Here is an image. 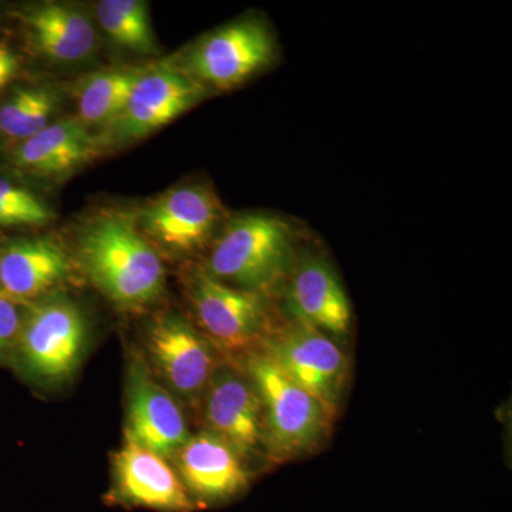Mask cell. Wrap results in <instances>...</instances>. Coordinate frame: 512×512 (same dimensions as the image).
<instances>
[{"label": "cell", "instance_id": "5", "mask_svg": "<svg viewBox=\"0 0 512 512\" xmlns=\"http://www.w3.org/2000/svg\"><path fill=\"white\" fill-rule=\"evenodd\" d=\"M86 342L82 309L64 296H47L28 305L16 352L37 382L60 384L76 372Z\"/></svg>", "mask_w": 512, "mask_h": 512}, {"label": "cell", "instance_id": "3", "mask_svg": "<svg viewBox=\"0 0 512 512\" xmlns=\"http://www.w3.org/2000/svg\"><path fill=\"white\" fill-rule=\"evenodd\" d=\"M245 373L261 400L266 453L275 461L301 456L318 446L332 417L318 399L303 390L262 352H251Z\"/></svg>", "mask_w": 512, "mask_h": 512}, {"label": "cell", "instance_id": "13", "mask_svg": "<svg viewBox=\"0 0 512 512\" xmlns=\"http://www.w3.org/2000/svg\"><path fill=\"white\" fill-rule=\"evenodd\" d=\"M282 291L292 320L305 323L330 339L348 335L352 325L349 299L323 256H298Z\"/></svg>", "mask_w": 512, "mask_h": 512}, {"label": "cell", "instance_id": "24", "mask_svg": "<svg viewBox=\"0 0 512 512\" xmlns=\"http://www.w3.org/2000/svg\"><path fill=\"white\" fill-rule=\"evenodd\" d=\"M19 69L18 55L13 52L12 47H9L6 43H0V92L15 80Z\"/></svg>", "mask_w": 512, "mask_h": 512}, {"label": "cell", "instance_id": "22", "mask_svg": "<svg viewBox=\"0 0 512 512\" xmlns=\"http://www.w3.org/2000/svg\"><path fill=\"white\" fill-rule=\"evenodd\" d=\"M55 212L42 198L19 185L0 180V227H45Z\"/></svg>", "mask_w": 512, "mask_h": 512}, {"label": "cell", "instance_id": "14", "mask_svg": "<svg viewBox=\"0 0 512 512\" xmlns=\"http://www.w3.org/2000/svg\"><path fill=\"white\" fill-rule=\"evenodd\" d=\"M106 148L103 137L92 133L76 117L53 121L22 141L13 153V165L46 181L72 177Z\"/></svg>", "mask_w": 512, "mask_h": 512}, {"label": "cell", "instance_id": "15", "mask_svg": "<svg viewBox=\"0 0 512 512\" xmlns=\"http://www.w3.org/2000/svg\"><path fill=\"white\" fill-rule=\"evenodd\" d=\"M69 255L52 238L15 241L0 249V295L30 305L47 298L72 274Z\"/></svg>", "mask_w": 512, "mask_h": 512}, {"label": "cell", "instance_id": "18", "mask_svg": "<svg viewBox=\"0 0 512 512\" xmlns=\"http://www.w3.org/2000/svg\"><path fill=\"white\" fill-rule=\"evenodd\" d=\"M174 458L187 491L204 500L231 497L248 485L244 460L211 431L191 436Z\"/></svg>", "mask_w": 512, "mask_h": 512}, {"label": "cell", "instance_id": "23", "mask_svg": "<svg viewBox=\"0 0 512 512\" xmlns=\"http://www.w3.org/2000/svg\"><path fill=\"white\" fill-rule=\"evenodd\" d=\"M28 305H22L0 295V360L16 350Z\"/></svg>", "mask_w": 512, "mask_h": 512}, {"label": "cell", "instance_id": "11", "mask_svg": "<svg viewBox=\"0 0 512 512\" xmlns=\"http://www.w3.org/2000/svg\"><path fill=\"white\" fill-rule=\"evenodd\" d=\"M201 409L208 431L234 448L242 460L266 451L261 400L245 370L218 363Z\"/></svg>", "mask_w": 512, "mask_h": 512}, {"label": "cell", "instance_id": "21", "mask_svg": "<svg viewBox=\"0 0 512 512\" xmlns=\"http://www.w3.org/2000/svg\"><path fill=\"white\" fill-rule=\"evenodd\" d=\"M59 94L49 86L25 87L0 107V134L22 141L49 126L59 110Z\"/></svg>", "mask_w": 512, "mask_h": 512}, {"label": "cell", "instance_id": "9", "mask_svg": "<svg viewBox=\"0 0 512 512\" xmlns=\"http://www.w3.org/2000/svg\"><path fill=\"white\" fill-rule=\"evenodd\" d=\"M210 94L174 62L146 67L120 119L101 137L106 146L141 140L167 126Z\"/></svg>", "mask_w": 512, "mask_h": 512}, {"label": "cell", "instance_id": "12", "mask_svg": "<svg viewBox=\"0 0 512 512\" xmlns=\"http://www.w3.org/2000/svg\"><path fill=\"white\" fill-rule=\"evenodd\" d=\"M190 437L180 404L151 377L143 360L136 359L128 377L126 440L168 460Z\"/></svg>", "mask_w": 512, "mask_h": 512}, {"label": "cell", "instance_id": "17", "mask_svg": "<svg viewBox=\"0 0 512 512\" xmlns=\"http://www.w3.org/2000/svg\"><path fill=\"white\" fill-rule=\"evenodd\" d=\"M33 52L49 62H82L97 47V30L82 10L63 3L46 2L20 15Z\"/></svg>", "mask_w": 512, "mask_h": 512}, {"label": "cell", "instance_id": "16", "mask_svg": "<svg viewBox=\"0 0 512 512\" xmlns=\"http://www.w3.org/2000/svg\"><path fill=\"white\" fill-rule=\"evenodd\" d=\"M114 480L120 498L153 510L190 512L194 505L177 471L168 461L126 440L114 458Z\"/></svg>", "mask_w": 512, "mask_h": 512}, {"label": "cell", "instance_id": "19", "mask_svg": "<svg viewBox=\"0 0 512 512\" xmlns=\"http://www.w3.org/2000/svg\"><path fill=\"white\" fill-rule=\"evenodd\" d=\"M144 67L116 66L97 70L74 84L76 119L84 127L109 130L120 119Z\"/></svg>", "mask_w": 512, "mask_h": 512}, {"label": "cell", "instance_id": "4", "mask_svg": "<svg viewBox=\"0 0 512 512\" xmlns=\"http://www.w3.org/2000/svg\"><path fill=\"white\" fill-rule=\"evenodd\" d=\"M278 43L265 19L242 18L212 30L177 62L208 92H228L275 63Z\"/></svg>", "mask_w": 512, "mask_h": 512}, {"label": "cell", "instance_id": "2", "mask_svg": "<svg viewBox=\"0 0 512 512\" xmlns=\"http://www.w3.org/2000/svg\"><path fill=\"white\" fill-rule=\"evenodd\" d=\"M296 259L291 222L268 212H242L224 221L202 269L232 288L271 296L284 288Z\"/></svg>", "mask_w": 512, "mask_h": 512}, {"label": "cell", "instance_id": "6", "mask_svg": "<svg viewBox=\"0 0 512 512\" xmlns=\"http://www.w3.org/2000/svg\"><path fill=\"white\" fill-rule=\"evenodd\" d=\"M187 293L202 335L215 348L245 352L276 328L269 296L222 284L202 268L188 278Z\"/></svg>", "mask_w": 512, "mask_h": 512}, {"label": "cell", "instance_id": "10", "mask_svg": "<svg viewBox=\"0 0 512 512\" xmlns=\"http://www.w3.org/2000/svg\"><path fill=\"white\" fill-rule=\"evenodd\" d=\"M147 350L168 389L190 406H201L218 366L210 340L183 316L171 312L154 320L147 333Z\"/></svg>", "mask_w": 512, "mask_h": 512}, {"label": "cell", "instance_id": "8", "mask_svg": "<svg viewBox=\"0 0 512 512\" xmlns=\"http://www.w3.org/2000/svg\"><path fill=\"white\" fill-rule=\"evenodd\" d=\"M225 220L220 198L202 184L168 190L134 218L141 234L157 251L174 255L200 251L217 237Z\"/></svg>", "mask_w": 512, "mask_h": 512}, {"label": "cell", "instance_id": "1", "mask_svg": "<svg viewBox=\"0 0 512 512\" xmlns=\"http://www.w3.org/2000/svg\"><path fill=\"white\" fill-rule=\"evenodd\" d=\"M76 256L87 278L117 308L146 311L163 298L160 251L141 234L134 218L109 212L86 222Z\"/></svg>", "mask_w": 512, "mask_h": 512}, {"label": "cell", "instance_id": "7", "mask_svg": "<svg viewBox=\"0 0 512 512\" xmlns=\"http://www.w3.org/2000/svg\"><path fill=\"white\" fill-rule=\"evenodd\" d=\"M261 348L286 376L318 399L335 420L348 377V359L333 339L291 319L284 326H276Z\"/></svg>", "mask_w": 512, "mask_h": 512}, {"label": "cell", "instance_id": "20", "mask_svg": "<svg viewBox=\"0 0 512 512\" xmlns=\"http://www.w3.org/2000/svg\"><path fill=\"white\" fill-rule=\"evenodd\" d=\"M100 29L117 46L138 55L157 53L148 5L141 0H101L96 6Z\"/></svg>", "mask_w": 512, "mask_h": 512}]
</instances>
